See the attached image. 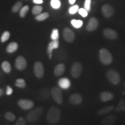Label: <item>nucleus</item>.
Here are the masks:
<instances>
[{
	"instance_id": "9",
	"label": "nucleus",
	"mask_w": 125,
	"mask_h": 125,
	"mask_svg": "<svg viewBox=\"0 0 125 125\" xmlns=\"http://www.w3.org/2000/svg\"><path fill=\"white\" fill-rule=\"evenodd\" d=\"M15 67L20 71L26 69L27 67V61L26 59L23 56H18L15 60Z\"/></svg>"
},
{
	"instance_id": "7",
	"label": "nucleus",
	"mask_w": 125,
	"mask_h": 125,
	"mask_svg": "<svg viewBox=\"0 0 125 125\" xmlns=\"http://www.w3.org/2000/svg\"><path fill=\"white\" fill-rule=\"evenodd\" d=\"M62 36L65 41L68 43L73 42L75 38V34L74 31L68 27H65L63 30Z\"/></svg>"
},
{
	"instance_id": "24",
	"label": "nucleus",
	"mask_w": 125,
	"mask_h": 125,
	"mask_svg": "<svg viewBox=\"0 0 125 125\" xmlns=\"http://www.w3.org/2000/svg\"><path fill=\"white\" fill-rule=\"evenodd\" d=\"M51 92L48 89H42L40 91V95L43 99L46 100L49 97Z\"/></svg>"
},
{
	"instance_id": "40",
	"label": "nucleus",
	"mask_w": 125,
	"mask_h": 125,
	"mask_svg": "<svg viewBox=\"0 0 125 125\" xmlns=\"http://www.w3.org/2000/svg\"><path fill=\"white\" fill-rule=\"evenodd\" d=\"M34 3L36 4H41L43 2V0H33Z\"/></svg>"
},
{
	"instance_id": "18",
	"label": "nucleus",
	"mask_w": 125,
	"mask_h": 125,
	"mask_svg": "<svg viewBox=\"0 0 125 125\" xmlns=\"http://www.w3.org/2000/svg\"><path fill=\"white\" fill-rule=\"evenodd\" d=\"M114 94L108 91H104L100 94V99L103 102H107L112 100L114 98Z\"/></svg>"
},
{
	"instance_id": "4",
	"label": "nucleus",
	"mask_w": 125,
	"mask_h": 125,
	"mask_svg": "<svg viewBox=\"0 0 125 125\" xmlns=\"http://www.w3.org/2000/svg\"><path fill=\"white\" fill-rule=\"evenodd\" d=\"M106 76L109 82L113 85H118L121 81V76L119 73L115 70L109 69L106 73Z\"/></svg>"
},
{
	"instance_id": "31",
	"label": "nucleus",
	"mask_w": 125,
	"mask_h": 125,
	"mask_svg": "<svg viewBox=\"0 0 125 125\" xmlns=\"http://www.w3.org/2000/svg\"><path fill=\"white\" fill-rule=\"evenodd\" d=\"M22 2H20V1H18L16 4L14 5L12 7V12H14V13H16V12H18L19 10H20L21 9V7H22Z\"/></svg>"
},
{
	"instance_id": "33",
	"label": "nucleus",
	"mask_w": 125,
	"mask_h": 125,
	"mask_svg": "<svg viewBox=\"0 0 125 125\" xmlns=\"http://www.w3.org/2000/svg\"><path fill=\"white\" fill-rule=\"evenodd\" d=\"M29 7L28 6L26 5L23 8H21V9L20 10V16L21 18H24L26 16V14L27 13V12H29Z\"/></svg>"
},
{
	"instance_id": "22",
	"label": "nucleus",
	"mask_w": 125,
	"mask_h": 125,
	"mask_svg": "<svg viewBox=\"0 0 125 125\" xmlns=\"http://www.w3.org/2000/svg\"><path fill=\"white\" fill-rule=\"evenodd\" d=\"M115 111L116 112H121L124 111L125 112V100L124 99H121L118 103V105L115 108Z\"/></svg>"
},
{
	"instance_id": "10",
	"label": "nucleus",
	"mask_w": 125,
	"mask_h": 125,
	"mask_svg": "<svg viewBox=\"0 0 125 125\" xmlns=\"http://www.w3.org/2000/svg\"><path fill=\"white\" fill-rule=\"evenodd\" d=\"M19 106L24 110H29L33 108L34 104L32 101L27 99H20L18 101Z\"/></svg>"
},
{
	"instance_id": "20",
	"label": "nucleus",
	"mask_w": 125,
	"mask_h": 125,
	"mask_svg": "<svg viewBox=\"0 0 125 125\" xmlns=\"http://www.w3.org/2000/svg\"><path fill=\"white\" fill-rule=\"evenodd\" d=\"M114 106L112 105H109L107 106V107L103 108H101L98 110L97 111V115H99V116H103V115H105L107 114H108L111 113L112 111L114 110Z\"/></svg>"
},
{
	"instance_id": "16",
	"label": "nucleus",
	"mask_w": 125,
	"mask_h": 125,
	"mask_svg": "<svg viewBox=\"0 0 125 125\" xmlns=\"http://www.w3.org/2000/svg\"><path fill=\"white\" fill-rule=\"evenodd\" d=\"M58 85L62 89H68L71 86V82L67 78H60L58 81Z\"/></svg>"
},
{
	"instance_id": "32",
	"label": "nucleus",
	"mask_w": 125,
	"mask_h": 125,
	"mask_svg": "<svg viewBox=\"0 0 125 125\" xmlns=\"http://www.w3.org/2000/svg\"><path fill=\"white\" fill-rule=\"evenodd\" d=\"M51 37L52 41L58 40V39L59 38V33L58 29H54L53 30L52 32Z\"/></svg>"
},
{
	"instance_id": "12",
	"label": "nucleus",
	"mask_w": 125,
	"mask_h": 125,
	"mask_svg": "<svg viewBox=\"0 0 125 125\" xmlns=\"http://www.w3.org/2000/svg\"><path fill=\"white\" fill-rule=\"evenodd\" d=\"M103 34L105 38L111 40H116L118 37L116 31L111 29H105L103 31Z\"/></svg>"
},
{
	"instance_id": "28",
	"label": "nucleus",
	"mask_w": 125,
	"mask_h": 125,
	"mask_svg": "<svg viewBox=\"0 0 125 125\" xmlns=\"http://www.w3.org/2000/svg\"><path fill=\"white\" fill-rule=\"evenodd\" d=\"M5 118L10 122H13L16 119V116L11 112H7L5 114Z\"/></svg>"
},
{
	"instance_id": "30",
	"label": "nucleus",
	"mask_w": 125,
	"mask_h": 125,
	"mask_svg": "<svg viewBox=\"0 0 125 125\" xmlns=\"http://www.w3.org/2000/svg\"><path fill=\"white\" fill-rule=\"evenodd\" d=\"M51 5L53 9H57L61 7V1L60 0H51Z\"/></svg>"
},
{
	"instance_id": "15",
	"label": "nucleus",
	"mask_w": 125,
	"mask_h": 125,
	"mask_svg": "<svg viewBox=\"0 0 125 125\" xmlns=\"http://www.w3.org/2000/svg\"><path fill=\"white\" fill-rule=\"evenodd\" d=\"M59 46V41L58 40L52 41L49 43L47 48V53L49 54V57L50 59H52V51L53 49H57Z\"/></svg>"
},
{
	"instance_id": "38",
	"label": "nucleus",
	"mask_w": 125,
	"mask_h": 125,
	"mask_svg": "<svg viewBox=\"0 0 125 125\" xmlns=\"http://www.w3.org/2000/svg\"><path fill=\"white\" fill-rule=\"evenodd\" d=\"M26 120L23 117L20 116L18 118V121L15 125H26Z\"/></svg>"
},
{
	"instance_id": "13",
	"label": "nucleus",
	"mask_w": 125,
	"mask_h": 125,
	"mask_svg": "<svg viewBox=\"0 0 125 125\" xmlns=\"http://www.w3.org/2000/svg\"><path fill=\"white\" fill-rule=\"evenodd\" d=\"M98 26V20L95 18H91L89 20L86 27V30L88 31H93L96 30Z\"/></svg>"
},
{
	"instance_id": "23",
	"label": "nucleus",
	"mask_w": 125,
	"mask_h": 125,
	"mask_svg": "<svg viewBox=\"0 0 125 125\" xmlns=\"http://www.w3.org/2000/svg\"><path fill=\"white\" fill-rule=\"evenodd\" d=\"M1 67H2V69L3 70L5 73H10L11 71V65H10V63L7 61H4V62L2 63L1 65Z\"/></svg>"
},
{
	"instance_id": "37",
	"label": "nucleus",
	"mask_w": 125,
	"mask_h": 125,
	"mask_svg": "<svg viewBox=\"0 0 125 125\" xmlns=\"http://www.w3.org/2000/svg\"><path fill=\"white\" fill-rule=\"evenodd\" d=\"M78 13L81 16L83 17V18H86L87 15H88V12L85 8H80L78 10Z\"/></svg>"
},
{
	"instance_id": "27",
	"label": "nucleus",
	"mask_w": 125,
	"mask_h": 125,
	"mask_svg": "<svg viewBox=\"0 0 125 125\" xmlns=\"http://www.w3.org/2000/svg\"><path fill=\"white\" fill-rule=\"evenodd\" d=\"M15 86L19 88H24L26 86V83L24 79H16L15 82Z\"/></svg>"
},
{
	"instance_id": "21",
	"label": "nucleus",
	"mask_w": 125,
	"mask_h": 125,
	"mask_svg": "<svg viewBox=\"0 0 125 125\" xmlns=\"http://www.w3.org/2000/svg\"><path fill=\"white\" fill-rule=\"evenodd\" d=\"M19 45L18 43L15 42H10L9 44L8 45L7 47V49H6V51L8 53H14L16 52L18 49Z\"/></svg>"
},
{
	"instance_id": "34",
	"label": "nucleus",
	"mask_w": 125,
	"mask_h": 125,
	"mask_svg": "<svg viewBox=\"0 0 125 125\" xmlns=\"http://www.w3.org/2000/svg\"><path fill=\"white\" fill-rule=\"evenodd\" d=\"M10 38V32L9 31H5L4 32V33L2 34V36L1 37V41L2 42H5L7 41H8Z\"/></svg>"
},
{
	"instance_id": "35",
	"label": "nucleus",
	"mask_w": 125,
	"mask_h": 125,
	"mask_svg": "<svg viewBox=\"0 0 125 125\" xmlns=\"http://www.w3.org/2000/svg\"><path fill=\"white\" fill-rule=\"evenodd\" d=\"M78 10H79V7L77 5H74L72 6L69 8V10H68V12H69L70 14L71 15H74V14H75L76 12H78Z\"/></svg>"
},
{
	"instance_id": "5",
	"label": "nucleus",
	"mask_w": 125,
	"mask_h": 125,
	"mask_svg": "<svg viewBox=\"0 0 125 125\" xmlns=\"http://www.w3.org/2000/svg\"><path fill=\"white\" fill-rule=\"evenodd\" d=\"M51 94L56 103L59 104H62L63 98L62 90L60 88L57 87H53L51 89Z\"/></svg>"
},
{
	"instance_id": "6",
	"label": "nucleus",
	"mask_w": 125,
	"mask_h": 125,
	"mask_svg": "<svg viewBox=\"0 0 125 125\" xmlns=\"http://www.w3.org/2000/svg\"><path fill=\"white\" fill-rule=\"evenodd\" d=\"M34 72L35 75L38 78H42L44 75V67L41 62L37 61L34 64Z\"/></svg>"
},
{
	"instance_id": "14",
	"label": "nucleus",
	"mask_w": 125,
	"mask_h": 125,
	"mask_svg": "<svg viewBox=\"0 0 125 125\" xmlns=\"http://www.w3.org/2000/svg\"><path fill=\"white\" fill-rule=\"evenodd\" d=\"M69 102L73 105H79L82 102V97L79 94L74 93L69 97Z\"/></svg>"
},
{
	"instance_id": "11",
	"label": "nucleus",
	"mask_w": 125,
	"mask_h": 125,
	"mask_svg": "<svg viewBox=\"0 0 125 125\" xmlns=\"http://www.w3.org/2000/svg\"><path fill=\"white\" fill-rule=\"evenodd\" d=\"M101 12L105 18H109L113 16L114 10L109 4H105L101 8Z\"/></svg>"
},
{
	"instance_id": "36",
	"label": "nucleus",
	"mask_w": 125,
	"mask_h": 125,
	"mask_svg": "<svg viewBox=\"0 0 125 125\" xmlns=\"http://www.w3.org/2000/svg\"><path fill=\"white\" fill-rule=\"evenodd\" d=\"M91 4L92 0H85V3H84V8L87 12H89L91 9Z\"/></svg>"
},
{
	"instance_id": "41",
	"label": "nucleus",
	"mask_w": 125,
	"mask_h": 125,
	"mask_svg": "<svg viewBox=\"0 0 125 125\" xmlns=\"http://www.w3.org/2000/svg\"><path fill=\"white\" fill-rule=\"evenodd\" d=\"M68 1H69V3L70 4L73 5L75 4V2H76V0H68Z\"/></svg>"
},
{
	"instance_id": "2",
	"label": "nucleus",
	"mask_w": 125,
	"mask_h": 125,
	"mask_svg": "<svg viewBox=\"0 0 125 125\" xmlns=\"http://www.w3.org/2000/svg\"><path fill=\"white\" fill-rule=\"evenodd\" d=\"M43 113V109L41 107H38L30 111L26 116L27 121L30 123L37 122L41 118Z\"/></svg>"
},
{
	"instance_id": "26",
	"label": "nucleus",
	"mask_w": 125,
	"mask_h": 125,
	"mask_svg": "<svg viewBox=\"0 0 125 125\" xmlns=\"http://www.w3.org/2000/svg\"><path fill=\"white\" fill-rule=\"evenodd\" d=\"M71 24L75 29H79L82 26L83 21L81 20L73 19L71 21Z\"/></svg>"
},
{
	"instance_id": "39",
	"label": "nucleus",
	"mask_w": 125,
	"mask_h": 125,
	"mask_svg": "<svg viewBox=\"0 0 125 125\" xmlns=\"http://www.w3.org/2000/svg\"><path fill=\"white\" fill-rule=\"evenodd\" d=\"M12 93H13V89L10 86H7V90H6V94L8 96H9V95H11Z\"/></svg>"
},
{
	"instance_id": "1",
	"label": "nucleus",
	"mask_w": 125,
	"mask_h": 125,
	"mask_svg": "<svg viewBox=\"0 0 125 125\" xmlns=\"http://www.w3.org/2000/svg\"><path fill=\"white\" fill-rule=\"evenodd\" d=\"M61 111L56 107H52L48 111L46 119L51 124H56L60 120Z\"/></svg>"
},
{
	"instance_id": "3",
	"label": "nucleus",
	"mask_w": 125,
	"mask_h": 125,
	"mask_svg": "<svg viewBox=\"0 0 125 125\" xmlns=\"http://www.w3.org/2000/svg\"><path fill=\"white\" fill-rule=\"evenodd\" d=\"M99 59L104 65H109L112 62V56L108 50L102 48L99 51Z\"/></svg>"
},
{
	"instance_id": "42",
	"label": "nucleus",
	"mask_w": 125,
	"mask_h": 125,
	"mask_svg": "<svg viewBox=\"0 0 125 125\" xmlns=\"http://www.w3.org/2000/svg\"><path fill=\"white\" fill-rule=\"evenodd\" d=\"M3 94H4V90L2 88H0V97L2 96Z\"/></svg>"
},
{
	"instance_id": "17",
	"label": "nucleus",
	"mask_w": 125,
	"mask_h": 125,
	"mask_svg": "<svg viewBox=\"0 0 125 125\" xmlns=\"http://www.w3.org/2000/svg\"><path fill=\"white\" fill-rule=\"evenodd\" d=\"M117 118L115 115H111L106 116L101 121V123L104 125H112L116 122Z\"/></svg>"
},
{
	"instance_id": "19",
	"label": "nucleus",
	"mask_w": 125,
	"mask_h": 125,
	"mask_svg": "<svg viewBox=\"0 0 125 125\" xmlns=\"http://www.w3.org/2000/svg\"><path fill=\"white\" fill-rule=\"evenodd\" d=\"M65 67L64 64H59L55 67L54 70V74L56 76H60L64 74Z\"/></svg>"
},
{
	"instance_id": "29",
	"label": "nucleus",
	"mask_w": 125,
	"mask_h": 125,
	"mask_svg": "<svg viewBox=\"0 0 125 125\" xmlns=\"http://www.w3.org/2000/svg\"><path fill=\"white\" fill-rule=\"evenodd\" d=\"M42 7L40 5H35L33 7L32 9V13L34 15H38L41 13L42 11Z\"/></svg>"
},
{
	"instance_id": "25",
	"label": "nucleus",
	"mask_w": 125,
	"mask_h": 125,
	"mask_svg": "<svg viewBox=\"0 0 125 125\" xmlns=\"http://www.w3.org/2000/svg\"><path fill=\"white\" fill-rule=\"evenodd\" d=\"M49 17V14L48 12H43V13H41L39 15H37V16L35 17V19L38 21H43Z\"/></svg>"
},
{
	"instance_id": "8",
	"label": "nucleus",
	"mask_w": 125,
	"mask_h": 125,
	"mask_svg": "<svg viewBox=\"0 0 125 125\" xmlns=\"http://www.w3.org/2000/svg\"><path fill=\"white\" fill-rule=\"evenodd\" d=\"M82 71V65L79 62H76L72 65L71 73L74 78H78L80 76Z\"/></svg>"
}]
</instances>
